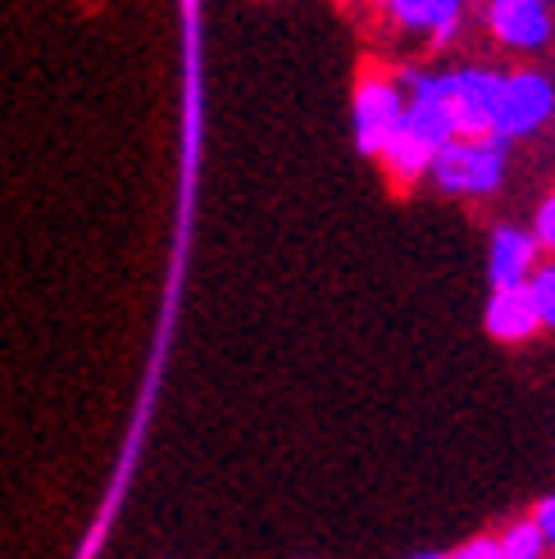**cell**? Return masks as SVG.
I'll return each instance as SVG.
<instances>
[{
    "label": "cell",
    "mask_w": 555,
    "mask_h": 559,
    "mask_svg": "<svg viewBox=\"0 0 555 559\" xmlns=\"http://www.w3.org/2000/svg\"><path fill=\"white\" fill-rule=\"evenodd\" d=\"M555 119V78L542 69H510L501 78V100H496L492 136L523 142Z\"/></svg>",
    "instance_id": "7a4b0ae2"
},
{
    "label": "cell",
    "mask_w": 555,
    "mask_h": 559,
    "mask_svg": "<svg viewBox=\"0 0 555 559\" xmlns=\"http://www.w3.org/2000/svg\"><path fill=\"white\" fill-rule=\"evenodd\" d=\"M538 328H542V314H538V300H533V287L529 283H519V287H492L487 332H492L496 342H529Z\"/></svg>",
    "instance_id": "ba28073f"
},
{
    "label": "cell",
    "mask_w": 555,
    "mask_h": 559,
    "mask_svg": "<svg viewBox=\"0 0 555 559\" xmlns=\"http://www.w3.org/2000/svg\"><path fill=\"white\" fill-rule=\"evenodd\" d=\"M501 550H506V559H542V550H546V537H542L538 519L510 523V527H506V537H501Z\"/></svg>",
    "instance_id": "9c48e42d"
},
{
    "label": "cell",
    "mask_w": 555,
    "mask_h": 559,
    "mask_svg": "<svg viewBox=\"0 0 555 559\" xmlns=\"http://www.w3.org/2000/svg\"><path fill=\"white\" fill-rule=\"evenodd\" d=\"M401 33L428 37L433 46H451L464 33L469 0H378Z\"/></svg>",
    "instance_id": "8992f818"
},
{
    "label": "cell",
    "mask_w": 555,
    "mask_h": 559,
    "mask_svg": "<svg viewBox=\"0 0 555 559\" xmlns=\"http://www.w3.org/2000/svg\"><path fill=\"white\" fill-rule=\"evenodd\" d=\"M551 128H555V119H551Z\"/></svg>",
    "instance_id": "9a60e30c"
},
{
    "label": "cell",
    "mask_w": 555,
    "mask_h": 559,
    "mask_svg": "<svg viewBox=\"0 0 555 559\" xmlns=\"http://www.w3.org/2000/svg\"><path fill=\"white\" fill-rule=\"evenodd\" d=\"M501 78H506L501 69H487V64L441 69V87H447L460 136H492L496 100H501Z\"/></svg>",
    "instance_id": "5b68a950"
},
{
    "label": "cell",
    "mask_w": 555,
    "mask_h": 559,
    "mask_svg": "<svg viewBox=\"0 0 555 559\" xmlns=\"http://www.w3.org/2000/svg\"><path fill=\"white\" fill-rule=\"evenodd\" d=\"M533 233H538V241H542L546 250H555V195H546V201L538 205V214H533Z\"/></svg>",
    "instance_id": "7c38bea8"
},
{
    "label": "cell",
    "mask_w": 555,
    "mask_h": 559,
    "mask_svg": "<svg viewBox=\"0 0 555 559\" xmlns=\"http://www.w3.org/2000/svg\"><path fill=\"white\" fill-rule=\"evenodd\" d=\"M405 109H410V96H405V87H401V78H382V73L359 78L355 105H351L355 146L365 151V155H382L387 142H392V136L401 132Z\"/></svg>",
    "instance_id": "277c9868"
},
{
    "label": "cell",
    "mask_w": 555,
    "mask_h": 559,
    "mask_svg": "<svg viewBox=\"0 0 555 559\" xmlns=\"http://www.w3.org/2000/svg\"><path fill=\"white\" fill-rule=\"evenodd\" d=\"M538 233H523V228H496L492 233V246H487V277L492 287H519L529 283V277L538 273Z\"/></svg>",
    "instance_id": "52a82bcc"
},
{
    "label": "cell",
    "mask_w": 555,
    "mask_h": 559,
    "mask_svg": "<svg viewBox=\"0 0 555 559\" xmlns=\"http://www.w3.org/2000/svg\"><path fill=\"white\" fill-rule=\"evenodd\" d=\"M529 287H533V300H538L542 328H555V264H538V273L529 277Z\"/></svg>",
    "instance_id": "30bf717a"
},
{
    "label": "cell",
    "mask_w": 555,
    "mask_h": 559,
    "mask_svg": "<svg viewBox=\"0 0 555 559\" xmlns=\"http://www.w3.org/2000/svg\"><path fill=\"white\" fill-rule=\"evenodd\" d=\"M510 169L506 136H456L433 155L428 178L447 195H492L501 191Z\"/></svg>",
    "instance_id": "6da1fadb"
},
{
    "label": "cell",
    "mask_w": 555,
    "mask_h": 559,
    "mask_svg": "<svg viewBox=\"0 0 555 559\" xmlns=\"http://www.w3.org/2000/svg\"><path fill=\"white\" fill-rule=\"evenodd\" d=\"M414 559H451V555H414Z\"/></svg>",
    "instance_id": "5bb4252c"
},
{
    "label": "cell",
    "mask_w": 555,
    "mask_h": 559,
    "mask_svg": "<svg viewBox=\"0 0 555 559\" xmlns=\"http://www.w3.org/2000/svg\"><path fill=\"white\" fill-rule=\"evenodd\" d=\"M483 27L510 55H542L555 46V0H483Z\"/></svg>",
    "instance_id": "3957f363"
},
{
    "label": "cell",
    "mask_w": 555,
    "mask_h": 559,
    "mask_svg": "<svg viewBox=\"0 0 555 559\" xmlns=\"http://www.w3.org/2000/svg\"><path fill=\"white\" fill-rule=\"evenodd\" d=\"M451 559H506V550H501V537H474V542H464Z\"/></svg>",
    "instance_id": "8fae6325"
},
{
    "label": "cell",
    "mask_w": 555,
    "mask_h": 559,
    "mask_svg": "<svg viewBox=\"0 0 555 559\" xmlns=\"http://www.w3.org/2000/svg\"><path fill=\"white\" fill-rule=\"evenodd\" d=\"M538 527H542V537H546V546H555V496H546L542 506H538Z\"/></svg>",
    "instance_id": "4fadbf2b"
}]
</instances>
